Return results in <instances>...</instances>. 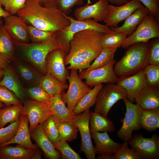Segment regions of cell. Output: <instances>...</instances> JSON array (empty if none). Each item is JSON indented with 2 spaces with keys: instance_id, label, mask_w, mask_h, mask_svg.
<instances>
[{
  "instance_id": "6da1fadb",
  "label": "cell",
  "mask_w": 159,
  "mask_h": 159,
  "mask_svg": "<svg viewBox=\"0 0 159 159\" xmlns=\"http://www.w3.org/2000/svg\"><path fill=\"white\" fill-rule=\"evenodd\" d=\"M104 33L91 29L79 32L70 42V49L64 58L67 69L79 70V72L88 68L103 49L101 39Z\"/></svg>"
},
{
  "instance_id": "d6a6232c",
  "label": "cell",
  "mask_w": 159,
  "mask_h": 159,
  "mask_svg": "<svg viewBox=\"0 0 159 159\" xmlns=\"http://www.w3.org/2000/svg\"><path fill=\"white\" fill-rule=\"evenodd\" d=\"M128 36L126 33L116 32L110 31L104 33L101 39L103 49H117L122 47Z\"/></svg>"
},
{
  "instance_id": "bcb514c9",
  "label": "cell",
  "mask_w": 159,
  "mask_h": 159,
  "mask_svg": "<svg viewBox=\"0 0 159 159\" xmlns=\"http://www.w3.org/2000/svg\"><path fill=\"white\" fill-rule=\"evenodd\" d=\"M26 0H0L4 9L11 15L17 14L25 6Z\"/></svg>"
},
{
  "instance_id": "1f68e13d",
  "label": "cell",
  "mask_w": 159,
  "mask_h": 159,
  "mask_svg": "<svg viewBox=\"0 0 159 159\" xmlns=\"http://www.w3.org/2000/svg\"><path fill=\"white\" fill-rule=\"evenodd\" d=\"M15 54L14 41L3 25L0 29V54L9 60L13 61L15 59Z\"/></svg>"
},
{
  "instance_id": "44dd1931",
  "label": "cell",
  "mask_w": 159,
  "mask_h": 159,
  "mask_svg": "<svg viewBox=\"0 0 159 159\" xmlns=\"http://www.w3.org/2000/svg\"><path fill=\"white\" fill-rule=\"evenodd\" d=\"M41 154L38 149H29L19 144L0 146V159H41Z\"/></svg>"
},
{
  "instance_id": "ab89813d",
  "label": "cell",
  "mask_w": 159,
  "mask_h": 159,
  "mask_svg": "<svg viewBox=\"0 0 159 159\" xmlns=\"http://www.w3.org/2000/svg\"><path fill=\"white\" fill-rule=\"evenodd\" d=\"M24 91L29 98L40 102L48 103L52 97L39 85L24 87Z\"/></svg>"
},
{
  "instance_id": "816d5d0a",
  "label": "cell",
  "mask_w": 159,
  "mask_h": 159,
  "mask_svg": "<svg viewBox=\"0 0 159 159\" xmlns=\"http://www.w3.org/2000/svg\"><path fill=\"white\" fill-rule=\"evenodd\" d=\"M11 14L9 12L6 11L2 8V6L0 4V17L4 18Z\"/></svg>"
},
{
  "instance_id": "f35d334b",
  "label": "cell",
  "mask_w": 159,
  "mask_h": 159,
  "mask_svg": "<svg viewBox=\"0 0 159 159\" xmlns=\"http://www.w3.org/2000/svg\"><path fill=\"white\" fill-rule=\"evenodd\" d=\"M116 49H103L101 53L86 69L91 70L102 67L112 61L114 59Z\"/></svg>"
},
{
  "instance_id": "b9f144b4",
  "label": "cell",
  "mask_w": 159,
  "mask_h": 159,
  "mask_svg": "<svg viewBox=\"0 0 159 159\" xmlns=\"http://www.w3.org/2000/svg\"><path fill=\"white\" fill-rule=\"evenodd\" d=\"M128 142L125 141L113 156L114 159H140L138 153L132 148H130Z\"/></svg>"
},
{
  "instance_id": "f546056e",
  "label": "cell",
  "mask_w": 159,
  "mask_h": 159,
  "mask_svg": "<svg viewBox=\"0 0 159 159\" xmlns=\"http://www.w3.org/2000/svg\"><path fill=\"white\" fill-rule=\"evenodd\" d=\"M52 96L60 94L68 89V85L64 84L51 74L47 73L41 78L39 84Z\"/></svg>"
},
{
  "instance_id": "f907efd6",
  "label": "cell",
  "mask_w": 159,
  "mask_h": 159,
  "mask_svg": "<svg viewBox=\"0 0 159 159\" xmlns=\"http://www.w3.org/2000/svg\"><path fill=\"white\" fill-rule=\"evenodd\" d=\"M108 2L116 6H120L125 4L130 0H107Z\"/></svg>"
},
{
  "instance_id": "7bdbcfd3",
  "label": "cell",
  "mask_w": 159,
  "mask_h": 159,
  "mask_svg": "<svg viewBox=\"0 0 159 159\" xmlns=\"http://www.w3.org/2000/svg\"><path fill=\"white\" fill-rule=\"evenodd\" d=\"M148 59L149 64L159 65V38L149 41Z\"/></svg>"
},
{
  "instance_id": "db71d44e",
  "label": "cell",
  "mask_w": 159,
  "mask_h": 159,
  "mask_svg": "<svg viewBox=\"0 0 159 159\" xmlns=\"http://www.w3.org/2000/svg\"><path fill=\"white\" fill-rule=\"evenodd\" d=\"M52 0H37V1L40 4H43L45 2L50 1Z\"/></svg>"
},
{
  "instance_id": "e0dca14e",
  "label": "cell",
  "mask_w": 159,
  "mask_h": 159,
  "mask_svg": "<svg viewBox=\"0 0 159 159\" xmlns=\"http://www.w3.org/2000/svg\"><path fill=\"white\" fill-rule=\"evenodd\" d=\"M109 5L107 0H99L93 4H87L76 8L74 15L77 20L92 19L97 22H104L108 14Z\"/></svg>"
},
{
  "instance_id": "9a60e30c",
  "label": "cell",
  "mask_w": 159,
  "mask_h": 159,
  "mask_svg": "<svg viewBox=\"0 0 159 159\" xmlns=\"http://www.w3.org/2000/svg\"><path fill=\"white\" fill-rule=\"evenodd\" d=\"M66 55L60 49H57L49 52L45 60L46 73L51 74L64 84H67V76L69 74L64 62Z\"/></svg>"
},
{
  "instance_id": "7c38bea8",
  "label": "cell",
  "mask_w": 159,
  "mask_h": 159,
  "mask_svg": "<svg viewBox=\"0 0 159 159\" xmlns=\"http://www.w3.org/2000/svg\"><path fill=\"white\" fill-rule=\"evenodd\" d=\"M22 105L20 115L27 117L29 123L30 133L37 125L44 122L51 115L47 103L28 99L23 102Z\"/></svg>"
},
{
  "instance_id": "9c48e42d",
  "label": "cell",
  "mask_w": 159,
  "mask_h": 159,
  "mask_svg": "<svg viewBox=\"0 0 159 159\" xmlns=\"http://www.w3.org/2000/svg\"><path fill=\"white\" fill-rule=\"evenodd\" d=\"M69 74L67 76L69 85L67 92L61 93L62 99L70 112L72 113L74 107L79 101L91 90L80 78L77 70L70 69Z\"/></svg>"
},
{
  "instance_id": "9f6ffc18",
  "label": "cell",
  "mask_w": 159,
  "mask_h": 159,
  "mask_svg": "<svg viewBox=\"0 0 159 159\" xmlns=\"http://www.w3.org/2000/svg\"><path fill=\"white\" fill-rule=\"evenodd\" d=\"M3 25V21L2 17H0V29Z\"/></svg>"
},
{
  "instance_id": "11a10c76",
  "label": "cell",
  "mask_w": 159,
  "mask_h": 159,
  "mask_svg": "<svg viewBox=\"0 0 159 159\" xmlns=\"http://www.w3.org/2000/svg\"><path fill=\"white\" fill-rule=\"evenodd\" d=\"M4 74V70L3 69H0V80L2 78Z\"/></svg>"
},
{
  "instance_id": "d4e9b609",
  "label": "cell",
  "mask_w": 159,
  "mask_h": 159,
  "mask_svg": "<svg viewBox=\"0 0 159 159\" xmlns=\"http://www.w3.org/2000/svg\"><path fill=\"white\" fill-rule=\"evenodd\" d=\"M48 103L51 115L56 123L72 122L74 115L62 101L61 94L52 96Z\"/></svg>"
},
{
  "instance_id": "8d00e7d4",
  "label": "cell",
  "mask_w": 159,
  "mask_h": 159,
  "mask_svg": "<svg viewBox=\"0 0 159 159\" xmlns=\"http://www.w3.org/2000/svg\"><path fill=\"white\" fill-rule=\"evenodd\" d=\"M41 124L45 133L54 147L59 145L61 143L59 133L53 116L50 115Z\"/></svg>"
},
{
  "instance_id": "ba28073f",
  "label": "cell",
  "mask_w": 159,
  "mask_h": 159,
  "mask_svg": "<svg viewBox=\"0 0 159 159\" xmlns=\"http://www.w3.org/2000/svg\"><path fill=\"white\" fill-rule=\"evenodd\" d=\"M122 100L126 106V112L122 125L116 135L124 141L128 142L132 137L133 132L141 128L140 120L142 108L137 104L130 102L127 98Z\"/></svg>"
},
{
  "instance_id": "f6af8a7d",
  "label": "cell",
  "mask_w": 159,
  "mask_h": 159,
  "mask_svg": "<svg viewBox=\"0 0 159 159\" xmlns=\"http://www.w3.org/2000/svg\"><path fill=\"white\" fill-rule=\"evenodd\" d=\"M0 101L6 106L22 104L17 96L6 87L0 85Z\"/></svg>"
},
{
  "instance_id": "8992f818",
  "label": "cell",
  "mask_w": 159,
  "mask_h": 159,
  "mask_svg": "<svg viewBox=\"0 0 159 159\" xmlns=\"http://www.w3.org/2000/svg\"><path fill=\"white\" fill-rule=\"evenodd\" d=\"M125 98H127L126 92L120 86L117 84H107L103 86L98 93L94 112L107 117L109 111L114 105Z\"/></svg>"
},
{
  "instance_id": "83f0119b",
  "label": "cell",
  "mask_w": 159,
  "mask_h": 159,
  "mask_svg": "<svg viewBox=\"0 0 159 159\" xmlns=\"http://www.w3.org/2000/svg\"><path fill=\"white\" fill-rule=\"evenodd\" d=\"M89 127L91 133L100 132H113L115 130L113 122L110 119L95 112H90Z\"/></svg>"
},
{
  "instance_id": "7dc6e473",
  "label": "cell",
  "mask_w": 159,
  "mask_h": 159,
  "mask_svg": "<svg viewBox=\"0 0 159 159\" xmlns=\"http://www.w3.org/2000/svg\"><path fill=\"white\" fill-rule=\"evenodd\" d=\"M55 148L61 153L62 159H82L80 155L70 147L67 141L61 142L59 145Z\"/></svg>"
},
{
  "instance_id": "6f0895ef",
  "label": "cell",
  "mask_w": 159,
  "mask_h": 159,
  "mask_svg": "<svg viewBox=\"0 0 159 159\" xmlns=\"http://www.w3.org/2000/svg\"><path fill=\"white\" fill-rule=\"evenodd\" d=\"M3 104L4 103L0 101V109L3 106Z\"/></svg>"
},
{
  "instance_id": "3957f363",
  "label": "cell",
  "mask_w": 159,
  "mask_h": 159,
  "mask_svg": "<svg viewBox=\"0 0 159 159\" xmlns=\"http://www.w3.org/2000/svg\"><path fill=\"white\" fill-rule=\"evenodd\" d=\"M148 42L136 43L127 48L123 57L115 62L114 66L115 72L118 77L133 75L145 69L149 64Z\"/></svg>"
},
{
  "instance_id": "cb8c5ba5",
  "label": "cell",
  "mask_w": 159,
  "mask_h": 159,
  "mask_svg": "<svg viewBox=\"0 0 159 159\" xmlns=\"http://www.w3.org/2000/svg\"><path fill=\"white\" fill-rule=\"evenodd\" d=\"M19 118V126L14 137L11 140L0 146L15 143L19 144L26 148L37 149V145L33 144L31 140L29 127V122L27 117L26 115H20Z\"/></svg>"
},
{
  "instance_id": "ee69618b",
  "label": "cell",
  "mask_w": 159,
  "mask_h": 159,
  "mask_svg": "<svg viewBox=\"0 0 159 159\" xmlns=\"http://www.w3.org/2000/svg\"><path fill=\"white\" fill-rule=\"evenodd\" d=\"M144 69L148 85L159 88V65L149 64Z\"/></svg>"
},
{
  "instance_id": "60d3db41",
  "label": "cell",
  "mask_w": 159,
  "mask_h": 159,
  "mask_svg": "<svg viewBox=\"0 0 159 159\" xmlns=\"http://www.w3.org/2000/svg\"><path fill=\"white\" fill-rule=\"evenodd\" d=\"M20 123L19 119L5 127L0 129V146L11 140L15 135Z\"/></svg>"
},
{
  "instance_id": "277c9868",
  "label": "cell",
  "mask_w": 159,
  "mask_h": 159,
  "mask_svg": "<svg viewBox=\"0 0 159 159\" xmlns=\"http://www.w3.org/2000/svg\"><path fill=\"white\" fill-rule=\"evenodd\" d=\"M19 58L33 66L44 75L46 74L45 60L52 50L59 48L55 38L41 42L25 43L13 40Z\"/></svg>"
},
{
  "instance_id": "ffe728a7",
  "label": "cell",
  "mask_w": 159,
  "mask_h": 159,
  "mask_svg": "<svg viewBox=\"0 0 159 159\" xmlns=\"http://www.w3.org/2000/svg\"><path fill=\"white\" fill-rule=\"evenodd\" d=\"M3 69L4 74L0 80V85L6 87L13 92L22 104L29 98L25 94L24 87L14 67L9 64Z\"/></svg>"
},
{
  "instance_id": "4dcf8cb0",
  "label": "cell",
  "mask_w": 159,
  "mask_h": 159,
  "mask_svg": "<svg viewBox=\"0 0 159 159\" xmlns=\"http://www.w3.org/2000/svg\"><path fill=\"white\" fill-rule=\"evenodd\" d=\"M140 121L141 128L149 132L156 130L159 127V107L142 109Z\"/></svg>"
},
{
  "instance_id": "7a4b0ae2",
  "label": "cell",
  "mask_w": 159,
  "mask_h": 159,
  "mask_svg": "<svg viewBox=\"0 0 159 159\" xmlns=\"http://www.w3.org/2000/svg\"><path fill=\"white\" fill-rule=\"evenodd\" d=\"M17 15L29 25L46 31L62 30L70 23L67 15L56 8L42 6L37 0H26L24 6Z\"/></svg>"
},
{
  "instance_id": "7402d4cb",
  "label": "cell",
  "mask_w": 159,
  "mask_h": 159,
  "mask_svg": "<svg viewBox=\"0 0 159 159\" xmlns=\"http://www.w3.org/2000/svg\"><path fill=\"white\" fill-rule=\"evenodd\" d=\"M31 137L36 142L38 147L43 152L45 157L49 159H62L60 152L54 146L45 133L41 124L37 125L32 132Z\"/></svg>"
},
{
  "instance_id": "d590c367",
  "label": "cell",
  "mask_w": 159,
  "mask_h": 159,
  "mask_svg": "<svg viewBox=\"0 0 159 159\" xmlns=\"http://www.w3.org/2000/svg\"><path fill=\"white\" fill-rule=\"evenodd\" d=\"M60 142H70L78 137V129L72 122L56 123Z\"/></svg>"
},
{
  "instance_id": "4316f807",
  "label": "cell",
  "mask_w": 159,
  "mask_h": 159,
  "mask_svg": "<svg viewBox=\"0 0 159 159\" xmlns=\"http://www.w3.org/2000/svg\"><path fill=\"white\" fill-rule=\"evenodd\" d=\"M135 102L143 109L159 108V88L147 86L136 97Z\"/></svg>"
},
{
  "instance_id": "681fc988",
  "label": "cell",
  "mask_w": 159,
  "mask_h": 159,
  "mask_svg": "<svg viewBox=\"0 0 159 159\" xmlns=\"http://www.w3.org/2000/svg\"><path fill=\"white\" fill-rule=\"evenodd\" d=\"M10 62V60L0 54V69H3Z\"/></svg>"
},
{
  "instance_id": "5bb4252c",
  "label": "cell",
  "mask_w": 159,
  "mask_h": 159,
  "mask_svg": "<svg viewBox=\"0 0 159 159\" xmlns=\"http://www.w3.org/2000/svg\"><path fill=\"white\" fill-rule=\"evenodd\" d=\"M143 6L139 0H132L120 6L109 4L108 14L104 22L110 28L118 27L120 22Z\"/></svg>"
},
{
  "instance_id": "5b68a950",
  "label": "cell",
  "mask_w": 159,
  "mask_h": 159,
  "mask_svg": "<svg viewBox=\"0 0 159 159\" xmlns=\"http://www.w3.org/2000/svg\"><path fill=\"white\" fill-rule=\"evenodd\" d=\"M69 20V24L63 29L56 32L55 39L59 49L67 54L70 49V42L74 35L81 31L91 29L103 33L111 30L106 25L101 24L93 19L79 20L67 15Z\"/></svg>"
},
{
  "instance_id": "74e56055",
  "label": "cell",
  "mask_w": 159,
  "mask_h": 159,
  "mask_svg": "<svg viewBox=\"0 0 159 159\" xmlns=\"http://www.w3.org/2000/svg\"><path fill=\"white\" fill-rule=\"evenodd\" d=\"M28 31L30 41L39 43L48 41L55 38L56 32L46 31L28 25Z\"/></svg>"
},
{
  "instance_id": "603a6c76",
  "label": "cell",
  "mask_w": 159,
  "mask_h": 159,
  "mask_svg": "<svg viewBox=\"0 0 159 159\" xmlns=\"http://www.w3.org/2000/svg\"><path fill=\"white\" fill-rule=\"evenodd\" d=\"M91 135L95 144V151L96 154L112 155L121 146V143H116L111 139L107 132H95L91 133Z\"/></svg>"
},
{
  "instance_id": "f5cc1de1",
  "label": "cell",
  "mask_w": 159,
  "mask_h": 159,
  "mask_svg": "<svg viewBox=\"0 0 159 159\" xmlns=\"http://www.w3.org/2000/svg\"><path fill=\"white\" fill-rule=\"evenodd\" d=\"M98 159H114L113 155H100L97 158Z\"/></svg>"
},
{
  "instance_id": "8fae6325",
  "label": "cell",
  "mask_w": 159,
  "mask_h": 159,
  "mask_svg": "<svg viewBox=\"0 0 159 159\" xmlns=\"http://www.w3.org/2000/svg\"><path fill=\"white\" fill-rule=\"evenodd\" d=\"M128 142L140 159L159 158V137L156 134L154 133L148 138H144L142 134H137Z\"/></svg>"
},
{
  "instance_id": "4fadbf2b",
  "label": "cell",
  "mask_w": 159,
  "mask_h": 159,
  "mask_svg": "<svg viewBox=\"0 0 159 159\" xmlns=\"http://www.w3.org/2000/svg\"><path fill=\"white\" fill-rule=\"evenodd\" d=\"M90 112L89 109H87L75 115L72 122L80 134L81 144L80 151L84 152L88 159H95L96 154L92 141L89 127Z\"/></svg>"
},
{
  "instance_id": "484cf974",
  "label": "cell",
  "mask_w": 159,
  "mask_h": 159,
  "mask_svg": "<svg viewBox=\"0 0 159 159\" xmlns=\"http://www.w3.org/2000/svg\"><path fill=\"white\" fill-rule=\"evenodd\" d=\"M149 14L148 9L144 6L137 9L125 20L120 27L111 28V30L116 32L127 33L129 36L136 29L138 26L147 15Z\"/></svg>"
},
{
  "instance_id": "836d02e7",
  "label": "cell",
  "mask_w": 159,
  "mask_h": 159,
  "mask_svg": "<svg viewBox=\"0 0 159 159\" xmlns=\"http://www.w3.org/2000/svg\"><path fill=\"white\" fill-rule=\"evenodd\" d=\"M22 104L14 105L0 109V129L19 119Z\"/></svg>"
},
{
  "instance_id": "c3c4849f",
  "label": "cell",
  "mask_w": 159,
  "mask_h": 159,
  "mask_svg": "<svg viewBox=\"0 0 159 159\" xmlns=\"http://www.w3.org/2000/svg\"><path fill=\"white\" fill-rule=\"evenodd\" d=\"M149 11V14L159 21V0H139Z\"/></svg>"
},
{
  "instance_id": "30bf717a",
  "label": "cell",
  "mask_w": 159,
  "mask_h": 159,
  "mask_svg": "<svg viewBox=\"0 0 159 159\" xmlns=\"http://www.w3.org/2000/svg\"><path fill=\"white\" fill-rule=\"evenodd\" d=\"M116 60H113L102 67L91 70L86 69L79 72V76L82 80L85 79V83L90 87L100 84H116L119 79L115 74L114 66Z\"/></svg>"
},
{
  "instance_id": "52a82bcc",
  "label": "cell",
  "mask_w": 159,
  "mask_h": 159,
  "mask_svg": "<svg viewBox=\"0 0 159 159\" xmlns=\"http://www.w3.org/2000/svg\"><path fill=\"white\" fill-rule=\"evenodd\" d=\"M159 21L150 14L144 19L135 30L128 36L121 47L124 49L135 44L148 42L155 38H159Z\"/></svg>"
},
{
  "instance_id": "d6986e66",
  "label": "cell",
  "mask_w": 159,
  "mask_h": 159,
  "mask_svg": "<svg viewBox=\"0 0 159 159\" xmlns=\"http://www.w3.org/2000/svg\"><path fill=\"white\" fill-rule=\"evenodd\" d=\"M14 68L23 86L28 87L39 84L44 74L27 62L15 59Z\"/></svg>"
},
{
  "instance_id": "e575fe53",
  "label": "cell",
  "mask_w": 159,
  "mask_h": 159,
  "mask_svg": "<svg viewBox=\"0 0 159 159\" xmlns=\"http://www.w3.org/2000/svg\"><path fill=\"white\" fill-rule=\"evenodd\" d=\"M83 0H52L44 3V6L56 8L63 14L67 15L72 11V8L76 5L83 4ZM90 0H88L87 4H91Z\"/></svg>"
},
{
  "instance_id": "f1b7e54d",
  "label": "cell",
  "mask_w": 159,
  "mask_h": 159,
  "mask_svg": "<svg viewBox=\"0 0 159 159\" xmlns=\"http://www.w3.org/2000/svg\"><path fill=\"white\" fill-rule=\"evenodd\" d=\"M103 86L102 84L94 86L92 89L82 97L73 110V115L75 116L80 114L93 106L95 104L98 93Z\"/></svg>"
},
{
  "instance_id": "ac0fdd59",
  "label": "cell",
  "mask_w": 159,
  "mask_h": 159,
  "mask_svg": "<svg viewBox=\"0 0 159 159\" xmlns=\"http://www.w3.org/2000/svg\"><path fill=\"white\" fill-rule=\"evenodd\" d=\"M4 19L3 26L14 41L29 43L30 40L28 31V25L21 17L10 15Z\"/></svg>"
},
{
  "instance_id": "2e32d148",
  "label": "cell",
  "mask_w": 159,
  "mask_h": 159,
  "mask_svg": "<svg viewBox=\"0 0 159 159\" xmlns=\"http://www.w3.org/2000/svg\"><path fill=\"white\" fill-rule=\"evenodd\" d=\"M144 69L131 76L119 78L116 83L125 90L127 98L132 103L135 102V98L139 92L149 85Z\"/></svg>"
}]
</instances>
